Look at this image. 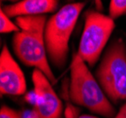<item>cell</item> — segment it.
Returning <instances> with one entry per match:
<instances>
[{
	"label": "cell",
	"mask_w": 126,
	"mask_h": 118,
	"mask_svg": "<svg viewBox=\"0 0 126 118\" xmlns=\"http://www.w3.org/2000/svg\"><path fill=\"white\" fill-rule=\"evenodd\" d=\"M115 27V20L109 15L94 10L86 12L84 29L76 53L88 66L93 67L97 63Z\"/></svg>",
	"instance_id": "cell-5"
},
{
	"label": "cell",
	"mask_w": 126,
	"mask_h": 118,
	"mask_svg": "<svg viewBox=\"0 0 126 118\" xmlns=\"http://www.w3.org/2000/svg\"><path fill=\"white\" fill-rule=\"evenodd\" d=\"M70 71L69 95L72 102L105 118L115 117L117 112L113 103L106 97L95 76L91 74L88 65L76 52L73 55Z\"/></svg>",
	"instance_id": "cell-2"
},
{
	"label": "cell",
	"mask_w": 126,
	"mask_h": 118,
	"mask_svg": "<svg viewBox=\"0 0 126 118\" xmlns=\"http://www.w3.org/2000/svg\"><path fill=\"white\" fill-rule=\"evenodd\" d=\"M85 6V2L68 3L46 22L44 43L48 59L56 68L62 69L67 62L70 38Z\"/></svg>",
	"instance_id": "cell-3"
},
{
	"label": "cell",
	"mask_w": 126,
	"mask_h": 118,
	"mask_svg": "<svg viewBox=\"0 0 126 118\" xmlns=\"http://www.w3.org/2000/svg\"><path fill=\"white\" fill-rule=\"evenodd\" d=\"M77 118H98L96 116H92V115H88V114H84V115H80Z\"/></svg>",
	"instance_id": "cell-16"
},
{
	"label": "cell",
	"mask_w": 126,
	"mask_h": 118,
	"mask_svg": "<svg viewBox=\"0 0 126 118\" xmlns=\"http://www.w3.org/2000/svg\"><path fill=\"white\" fill-rule=\"evenodd\" d=\"M32 82L38 97L37 104L34 109L39 118H61L63 103L53 89L51 81L42 71L34 69Z\"/></svg>",
	"instance_id": "cell-6"
},
{
	"label": "cell",
	"mask_w": 126,
	"mask_h": 118,
	"mask_svg": "<svg viewBox=\"0 0 126 118\" xmlns=\"http://www.w3.org/2000/svg\"><path fill=\"white\" fill-rule=\"evenodd\" d=\"M77 112H78V110L76 108L69 104L66 108V111H65V115L67 118H77L78 117Z\"/></svg>",
	"instance_id": "cell-12"
},
{
	"label": "cell",
	"mask_w": 126,
	"mask_h": 118,
	"mask_svg": "<svg viewBox=\"0 0 126 118\" xmlns=\"http://www.w3.org/2000/svg\"><path fill=\"white\" fill-rule=\"evenodd\" d=\"M26 92L25 75L13 59L7 44L0 54V93L1 96H23Z\"/></svg>",
	"instance_id": "cell-7"
},
{
	"label": "cell",
	"mask_w": 126,
	"mask_h": 118,
	"mask_svg": "<svg viewBox=\"0 0 126 118\" xmlns=\"http://www.w3.org/2000/svg\"><path fill=\"white\" fill-rule=\"evenodd\" d=\"M26 100L28 102V103L32 104L34 107L36 106L37 100H38V97H37V94H36L35 90H33V91H31V92H28V94H26Z\"/></svg>",
	"instance_id": "cell-13"
},
{
	"label": "cell",
	"mask_w": 126,
	"mask_h": 118,
	"mask_svg": "<svg viewBox=\"0 0 126 118\" xmlns=\"http://www.w3.org/2000/svg\"><path fill=\"white\" fill-rule=\"evenodd\" d=\"M59 0H21L1 9L9 17L39 16L58 10Z\"/></svg>",
	"instance_id": "cell-8"
},
{
	"label": "cell",
	"mask_w": 126,
	"mask_h": 118,
	"mask_svg": "<svg viewBox=\"0 0 126 118\" xmlns=\"http://www.w3.org/2000/svg\"><path fill=\"white\" fill-rule=\"evenodd\" d=\"M67 2H69V3H73L74 2V0H66Z\"/></svg>",
	"instance_id": "cell-19"
},
{
	"label": "cell",
	"mask_w": 126,
	"mask_h": 118,
	"mask_svg": "<svg viewBox=\"0 0 126 118\" xmlns=\"http://www.w3.org/2000/svg\"><path fill=\"white\" fill-rule=\"evenodd\" d=\"M0 31L1 33H15L20 31V28L17 26V24L11 21V17L8 16L2 9L0 11Z\"/></svg>",
	"instance_id": "cell-9"
},
{
	"label": "cell",
	"mask_w": 126,
	"mask_h": 118,
	"mask_svg": "<svg viewBox=\"0 0 126 118\" xmlns=\"http://www.w3.org/2000/svg\"><path fill=\"white\" fill-rule=\"evenodd\" d=\"M15 20L20 28V31L14 33L11 42L15 56L26 66L42 71L51 83L55 84L57 79L49 63L44 43L46 15L19 16Z\"/></svg>",
	"instance_id": "cell-1"
},
{
	"label": "cell",
	"mask_w": 126,
	"mask_h": 118,
	"mask_svg": "<svg viewBox=\"0 0 126 118\" xmlns=\"http://www.w3.org/2000/svg\"><path fill=\"white\" fill-rule=\"evenodd\" d=\"M96 5L98 6L99 8H100V6H101V2H100V0H96Z\"/></svg>",
	"instance_id": "cell-17"
},
{
	"label": "cell",
	"mask_w": 126,
	"mask_h": 118,
	"mask_svg": "<svg viewBox=\"0 0 126 118\" xmlns=\"http://www.w3.org/2000/svg\"><path fill=\"white\" fill-rule=\"evenodd\" d=\"M5 1H11V2H19V1H21V0H5Z\"/></svg>",
	"instance_id": "cell-18"
},
{
	"label": "cell",
	"mask_w": 126,
	"mask_h": 118,
	"mask_svg": "<svg viewBox=\"0 0 126 118\" xmlns=\"http://www.w3.org/2000/svg\"><path fill=\"white\" fill-rule=\"evenodd\" d=\"M126 14V0H110L109 16L114 20Z\"/></svg>",
	"instance_id": "cell-10"
},
{
	"label": "cell",
	"mask_w": 126,
	"mask_h": 118,
	"mask_svg": "<svg viewBox=\"0 0 126 118\" xmlns=\"http://www.w3.org/2000/svg\"><path fill=\"white\" fill-rule=\"evenodd\" d=\"M95 78L113 104L126 100V48L122 39L115 40L105 50Z\"/></svg>",
	"instance_id": "cell-4"
},
{
	"label": "cell",
	"mask_w": 126,
	"mask_h": 118,
	"mask_svg": "<svg viewBox=\"0 0 126 118\" xmlns=\"http://www.w3.org/2000/svg\"><path fill=\"white\" fill-rule=\"evenodd\" d=\"M22 118H39L36 110L33 108L29 111H25V113H22Z\"/></svg>",
	"instance_id": "cell-14"
},
{
	"label": "cell",
	"mask_w": 126,
	"mask_h": 118,
	"mask_svg": "<svg viewBox=\"0 0 126 118\" xmlns=\"http://www.w3.org/2000/svg\"><path fill=\"white\" fill-rule=\"evenodd\" d=\"M114 118H126V103L121 106L119 112H117V114Z\"/></svg>",
	"instance_id": "cell-15"
},
{
	"label": "cell",
	"mask_w": 126,
	"mask_h": 118,
	"mask_svg": "<svg viewBox=\"0 0 126 118\" xmlns=\"http://www.w3.org/2000/svg\"><path fill=\"white\" fill-rule=\"evenodd\" d=\"M0 118H22V113L12 108L3 105L0 110Z\"/></svg>",
	"instance_id": "cell-11"
}]
</instances>
